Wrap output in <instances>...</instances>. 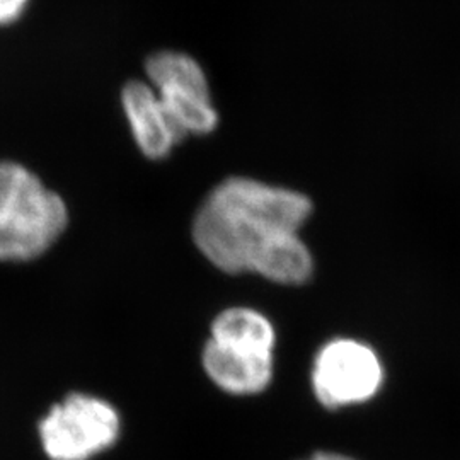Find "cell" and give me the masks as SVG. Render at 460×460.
<instances>
[{
    "mask_svg": "<svg viewBox=\"0 0 460 460\" xmlns=\"http://www.w3.org/2000/svg\"><path fill=\"white\" fill-rule=\"evenodd\" d=\"M382 384L384 365L374 348L362 341L332 340L315 355L314 394L329 410L367 402L377 394Z\"/></svg>",
    "mask_w": 460,
    "mask_h": 460,
    "instance_id": "obj_5",
    "label": "cell"
},
{
    "mask_svg": "<svg viewBox=\"0 0 460 460\" xmlns=\"http://www.w3.org/2000/svg\"><path fill=\"white\" fill-rule=\"evenodd\" d=\"M38 435L49 460H91L118 442L121 416L99 395L72 393L41 418Z\"/></svg>",
    "mask_w": 460,
    "mask_h": 460,
    "instance_id": "obj_3",
    "label": "cell"
},
{
    "mask_svg": "<svg viewBox=\"0 0 460 460\" xmlns=\"http://www.w3.org/2000/svg\"><path fill=\"white\" fill-rule=\"evenodd\" d=\"M31 0H0V28L17 22L28 11Z\"/></svg>",
    "mask_w": 460,
    "mask_h": 460,
    "instance_id": "obj_9",
    "label": "cell"
},
{
    "mask_svg": "<svg viewBox=\"0 0 460 460\" xmlns=\"http://www.w3.org/2000/svg\"><path fill=\"white\" fill-rule=\"evenodd\" d=\"M313 203L298 191L249 178L215 186L193 220L199 252L226 273H256L281 285H300L314 270L298 235Z\"/></svg>",
    "mask_w": 460,
    "mask_h": 460,
    "instance_id": "obj_1",
    "label": "cell"
},
{
    "mask_svg": "<svg viewBox=\"0 0 460 460\" xmlns=\"http://www.w3.org/2000/svg\"><path fill=\"white\" fill-rule=\"evenodd\" d=\"M201 363L215 385L232 395L263 393L275 374L273 355H260L217 345L208 340Z\"/></svg>",
    "mask_w": 460,
    "mask_h": 460,
    "instance_id": "obj_7",
    "label": "cell"
},
{
    "mask_svg": "<svg viewBox=\"0 0 460 460\" xmlns=\"http://www.w3.org/2000/svg\"><path fill=\"white\" fill-rule=\"evenodd\" d=\"M146 77L182 138L214 132L218 111L207 72L193 55L178 49L154 51L146 60Z\"/></svg>",
    "mask_w": 460,
    "mask_h": 460,
    "instance_id": "obj_4",
    "label": "cell"
},
{
    "mask_svg": "<svg viewBox=\"0 0 460 460\" xmlns=\"http://www.w3.org/2000/svg\"><path fill=\"white\" fill-rule=\"evenodd\" d=\"M305 460H355L348 456H341V454H334V452H317L311 456L309 459Z\"/></svg>",
    "mask_w": 460,
    "mask_h": 460,
    "instance_id": "obj_10",
    "label": "cell"
},
{
    "mask_svg": "<svg viewBox=\"0 0 460 460\" xmlns=\"http://www.w3.org/2000/svg\"><path fill=\"white\" fill-rule=\"evenodd\" d=\"M70 222L66 199L26 165L0 161V261L43 256Z\"/></svg>",
    "mask_w": 460,
    "mask_h": 460,
    "instance_id": "obj_2",
    "label": "cell"
},
{
    "mask_svg": "<svg viewBox=\"0 0 460 460\" xmlns=\"http://www.w3.org/2000/svg\"><path fill=\"white\" fill-rule=\"evenodd\" d=\"M210 341L247 353L273 355L277 332L271 321L260 311L230 307L215 317Z\"/></svg>",
    "mask_w": 460,
    "mask_h": 460,
    "instance_id": "obj_8",
    "label": "cell"
},
{
    "mask_svg": "<svg viewBox=\"0 0 460 460\" xmlns=\"http://www.w3.org/2000/svg\"><path fill=\"white\" fill-rule=\"evenodd\" d=\"M121 108L137 147L150 161H163L181 142L164 104L147 81L132 79L123 85Z\"/></svg>",
    "mask_w": 460,
    "mask_h": 460,
    "instance_id": "obj_6",
    "label": "cell"
}]
</instances>
